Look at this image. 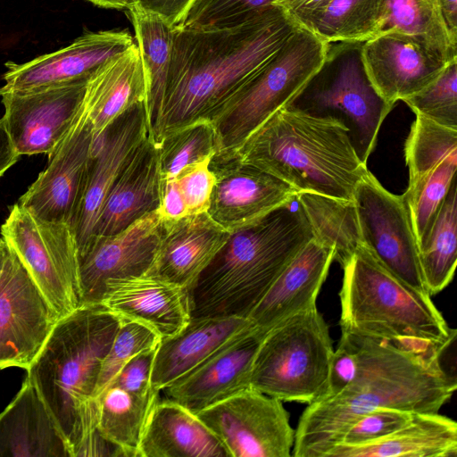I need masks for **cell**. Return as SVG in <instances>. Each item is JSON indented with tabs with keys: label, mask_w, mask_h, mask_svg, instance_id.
Returning <instances> with one entry per match:
<instances>
[{
	"label": "cell",
	"mask_w": 457,
	"mask_h": 457,
	"mask_svg": "<svg viewBox=\"0 0 457 457\" xmlns=\"http://www.w3.org/2000/svg\"><path fill=\"white\" fill-rule=\"evenodd\" d=\"M331 0H278L275 4L282 7L300 26L322 11Z\"/></svg>",
	"instance_id": "681fc988"
},
{
	"label": "cell",
	"mask_w": 457,
	"mask_h": 457,
	"mask_svg": "<svg viewBox=\"0 0 457 457\" xmlns=\"http://www.w3.org/2000/svg\"><path fill=\"white\" fill-rule=\"evenodd\" d=\"M457 424L437 413L414 412L403 428L361 445L337 444L324 457H456Z\"/></svg>",
	"instance_id": "f1b7e54d"
},
{
	"label": "cell",
	"mask_w": 457,
	"mask_h": 457,
	"mask_svg": "<svg viewBox=\"0 0 457 457\" xmlns=\"http://www.w3.org/2000/svg\"><path fill=\"white\" fill-rule=\"evenodd\" d=\"M438 4L448 37L457 46V0H438Z\"/></svg>",
	"instance_id": "816d5d0a"
},
{
	"label": "cell",
	"mask_w": 457,
	"mask_h": 457,
	"mask_svg": "<svg viewBox=\"0 0 457 457\" xmlns=\"http://www.w3.org/2000/svg\"><path fill=\"white\" fill-rule=\"evenodd\" d=\"M0 457H71L54 420L29 377L0 413Z\"/></svg>",
	"instance_id": "4316f807"
},
{
	"label": "cell",
	"mask_w": 457,
	"mask_h": 457,
	"mask_svg": "<svg viewBox=\"0 0 457 457\" xmlns=\"http://www.w3.org/2000/svg\"><path fill=\"white\" fill-rule=\"evenodd\" d=\"M334 352L317 305L270 328L256 352L250 386L281 402L311 404L327 395Z\"/></svg>",
	"instance_id": "9c48e42d"
},
{
	"label": "cell",
	"mask_w": 457,
	"mask_h": 457,
	"mask_svg": "<svg viewBox=\"0 0 457 457\" xmlns=\"http://www.w3.org/2000/svg\"><path fill=\"white\" fill-rule=\"evenodd\" d=\"M231 457H290L295 432L282 402L252 387L195 413Z\"/></svg>",
	"instance_id": "7c38bea8"
},
{
	"label": "cell",
	"mask_w": 457,
	"mask_h": 457,
	"mask_svg": "<svg viewBox=\"0 0 457 457\" xmlns=\"http://www.w3.org/2000/svg\"><path fill=\"white\" fill-rule=\"evenodd\" d=\"M121 318L103 304L82 305L58 320L27 370L71 457L96 430V389Z\"/></svg>",
	"instance_id": "3957f363"
},
{
	"label": "cell",
	"mask_w": 457,
	"mask_h": 457,
	"mask_svg": "<svg viewBox=\"0 0 457 457\" xmlns=\"http://www.w3.org/2000/svg\"><path fill=\"white\" fill-rule=\"evenodd\" d=\"M1 226L2 238L22 262L59 319L80 306L79 253L73 229L42 220L18 203Z\"/></svg>",
	"instance_id": "30bf717a"
},
{
	"label": "cell",
	"mask_w": 457,
	"mask_h": 457,
	"mask_svg": "<svg viewBox=\"0 0 457 457\" xmlns=\"http://www.w3.org/2000/svg\"><path fill=\"white\" fill-rule=\"evenodd\" d=\"M159 393L146 396L109 386L99 396L96 428L107 439L121 447L128 457H138L140 439Z\"/></svg>",
	"instance_id": "d6a6232c"
},
{
	"label": "cell",
	"mask_w": 457,
	"mask_h": 457,
	"mask_svg": "<svg viewBox=\"0 0 457 457\" xmlns=\"http://www.w3.org/2000/svg\"><path fill=\"white\" fill-rule=\"evenodd\" d=\"M89 79L40 89L0 92L4 107L2 120L20 155L45 154L50 158L54 154L82 109Z\"/></svg>",
	"instance_id": "4fadbf2b"
},
{
	"label": "cell",
	"mask_w": 457,
	"mask_h": 457,
	"mask_svg": "<svg viewBox=\"0 0 457 457\" xmlns=\"http://www.w3.org/2000/svg\"><path fill=\"white\" fill-rule=\"evenodd\" d=\"M100 304L146 325L161 338L178 333L191 319L188 290L152 273L108 280Z\"/></svg>",
	"instance_id": "7402d4cb"
},
{
	"label": "cell",
	"mask_w": 457,
	"mask_h": 457,
	"mask_svg": "<svg viewBox=\"0 0 457 457\" xmlns=\"http://www.w3.org/2000/svg\"><path fill=\"white\" fill-rule=\"evenodd\" d=\"M161 231L162 220L155 210L120 232L94 237L79 255L80 306L100 304L110 279L148 273L158 252Z\"/></svg>",
	"instance_id": "2e32d148"
},
{
	"label": "cell",
	"mask_w": 457,
	"mask_h": 457,
	"mask_svg": "<svg viewBox=\"0 0 457 457\" xmlns=\"http://www.w3.org/2000/svg\"><path fill=\"white\" fill-rule=\"evenodd\" d=\"M21 155L16 151L11 137L0 119V177L15 164Z\"/></svg>",
	"instance_id": "f907efd6"
},
{
	"label": "cell",
	"mask_w": 457,
	"mask_h": 457,
	"mask_svg": "<svg viewBox=\"0 0 457 457\" xmlns=\"http://www.w3.org/2000/svg\"><path fill=\"white\" fill-rule=\"evenodd\" d=\"M230 232L207 212L172 221L162 220L161 240L148 273L189 290L227 243Z\"/></svg>",
	"instance_id": "603a6c76"
},
{
	"label": "cell",
	"mask_w": 457,
	"mask_h": 457,
	"mask_svg": "<svg viewBox=\"0 0 457 457\" xmlns=\"http://www.w3.org/2000/svg\"><path fill=\"white\" fill-rule=\"evenodd\" d=\"M138 457H231L195 413L169 399H158L148 415Z\"/></svg>",
	"instance_id": "83f0119b"
},
{
	"label": "cell",
	"mask_w": 457,
	"mask_h": 457,
	"mask_svg": "<svg viewBox=\"0 0 457 457\" xmlns=\"http://www.w3.org/2000/svg\"><path fill=\"white\" fill-rule=\"evenodd\" d=\"M353 202L364 247L393 275L428 293L403 195L387 191L368 171L356 186Z\"/></svg>",
	"instance_id": "8fae6325"
},
{
	"label": "cell",
	"mask_w": 457,
	"mask_h": 457,
	"mask_svg": "<svg viewBox=\"0 0 457 457\" xmlns=\"http://www.w3.org/2000/svg\"><path fill=\"white\" fill-rule=\"evenodd\" d=\"M339 292L342 331L389 341L421 340L448 346L456 330L431 300L385 269L361 246L342 267Z\"/></svg>",
	"instance_id": "8992f818"
},
{
	"label": "cell",
	"mask_w": 457,
	"mask_h": 457,
	"mask_svg": "<svg viewBox=\"0 0 457 457\" xmlns=\"http://www.w3.org/2000/svg\"><path fill=\"white\" fill-rule=\"evenodd\" d=\"M87 98L94 139L130 108L145 103L146 83L136 44L105 62L91 76Z\"/></svg>",
	"instance_id": "f546056e"
},
{
	"label": "cell",
	"mask_w": 457,
	"mask_h": 457,
	"mask_svg": "<svg viewBox=\"0 0 457 457\" xmlns=\"http://www.w3.org/2000/svg\"><path fill=\"white\" fill-rule=\"evenodd\" d=\"M420 264L428 293L432 296L452 281L457 261V187L452 185L433 225L419 251Z\"/></svg>",
	"instance_id": "e575fe53"
},
{
	"label": "cell",
	"mask_w": 457,
	"mask_h": 457,
	"mask_svg": "<svg viewBox=\"0 0 457 457\" xmlns=\"http://www.w3.org/2000/svg\"><path fill=\"white\" fill-rule=\"evenodd\" d=\"M335 260L331 247L312 238L277 277L247 319L268 331L284 319L316 305Z\"/></svg>",
	"instance_id": "cb8c5ba5"
},
{
	"label": "cell",
	"mask_w": 457,
	"mask_h": 457,
	"mask_svg": "<svg viewBox=\"0 0 457 457\" xmlns=\"http://www.w3.org/2000/svg\"><path fill=\"white\" fill-rule=\"evenodd\" d=\"M231 158L253 165L292 187L353 201L369 171L339 121L283 107L238 147Z\"/></svg>",
	"instance_id": "5b68a950"
},
{
	"label": "cell",
	"mask_w": 457,
	"mask_h": 457,
	"mask_svg": "<svg viewBox=\"0 0 457 457\" xmlns=\"http://www.w3.org/2000/svg\"><path fill=\"white\" fill-rule=\"evenodd\" d=\"M413 413L390 407L374 409L346 428L339 435L336 445L353 446L379 440L403 428Z\"/></svg>",
	"instance_id": "7bdbcfd3"
},
{
	"label": "cell",
	"mask_w": 457,
	"mask_h": 457,
	"mask_svg": "<svg viewBox=\"0 0 457 457\" xmlns=\"http://www.w3.org/2000/svg\"><path fill=\"white\" fill-rule=\"evenodd\" d=\"M195 0H134L139 8L157 14L171 27H179Z\"/></svg>",
	"instance_id": "7dc6e473"
},
{
	"label": "cell",
	"mask_w": 457,
	"mask_h": 457,
	"mask_svg": "<svg viewBox=\"0 0 457 457\" xmlns=\"http://www.w3.org/2000/svg\"><path fill=\"white\" fill-rule=\"evenodd\" d=\"M278 0H195L179 27L231 28L241 25Z\"/></svg>",
	"instance_id": "b9f144b4"
},
{
	"label": "cell",
	"mask_w": 457,
	"mask_h": 457,
	"mask_svg": "<svg viewBox=\"0 0 457 457\" xmlns=\"http://www.w3.org/2000/svg\"><path fill=\"white\" fill-rule=\"evenodd\" d=\"M149 137L145 103L120 116L94 139L82 201L73 228L79 255L90 243L104 202L138 145Z\"/></svg>",
	"instance_id": "d6986e66"
},
{
	"label": "cell",
	"mask_w": 457,
	"mask_h": 457,
	"mask_svg": "<svg viewBox=\"0 0 457 457\" xmlns=\"http://www.w3.org/2000/svg\"><path fill=\"white\" fill-rule=\"evenodd\" d=\"M457 155L450 156L418 180L403 195L419 251L426 244L445 197L456 181Z\"/></svg>",
	"instance_id": "8d00e7d4"
},
{
	"label": "cell",
	"mask_w": 457,
	"mask_h": 457,
	"mask_svg": "<svg viewBox=\"0 0 457 457\" xmlns=\"http://www.w3.org/2000/svg\"><path fill=\"white\" fill-rule=\"evenodd\" d=\"M93 144L94 133L86 94L82 109L69 134L48 158L47 167L20 197L18 204L42 220L65 223L73 229L83 197Z\"/></svg>",
	"instance_id": "9a60e30c"
},
{
	"label": "cell",
	"mask_w": 457,
	"mask_h": 457,
	"mask_svg": "<svg viewBox=\"0 0 457 457\" xmlns=\"http://www.w3.org/2000/svg\"><path fill=\"white\" fill-rule=\"evenodd\" d=\"M92 4L104 8L129 9L134 4V0H87Z\"/></svg>",
	"instance_id": "f5cc1de1"
},
{
	"label": "cell",
	"mask_w": 457,
	"mask_h": 457,
	"mask_svg": "<svg viewBox=\"0 0 457 457\" xmlns=\"http://www.w3.org/2000/svg\"><path fill=\"white\" fill-rule=\"evenodd\" d=\"M328 42L298 26L211 118L217 160L230 159L246 138L288 103L321 65Z\"/></svg>",
	"instance_id": "52a82bcc"
},
{
	"label": "cell",
	"mask_w": 457,
	"mask_h": 457,
	"mask_svg": "<svg viewBox=\"0 0 457 457\" xmlns=\"http://www.w3.org/2000/svg\"><path fill=\"white\" fill-rule=\"evenodd\" d=\"M134 44L128 30L86 33L69 46L29 62H7L0 92L34 90L87 79Z\"/></svg>",
	"instance_id": "e0dca14e"
},
{
	"label": "cell",
	"mask_w": 457,
	"mask_h": 457,
	"mask_svg": "<svg viewBox=\"0 0 457 457\" xmlns=\"http://www.w3.org/2000/svg\"><path fill=\"white\" fill-rule=\"evenodd\" d=\"M7 254L8 247L4 239L0 238V271L4 266Z\"/></svg>",
	"instance_id": "db71d44e"
},
{
	"label": "cell",
	"mask_w": 457,
	"mask_h": 457,
	"mask_svg": "<svg viewBox=\"0 0 457 457\" xmlns=\"http://www.w3.org/2000/svg\"><path fill=\"white\" fill-rule=\"evenodd\" d=\"M403 101L416 115L457 129V58L431 84Z\"/></svg>",
	"instance_id": "ab89813d"
},
{
	"label": "cell",
	"mask_w": 457,
	"mask_h": 457,
	"mask_svg": "<svg viewBox=\"0 0 457 457\" xmlns=\"http://www.w3.org/2000/svg\"><path fill=\"white\" fill-rule=\"evenodd\" d=\"M362 57L372 84L391 105L428 87L451 61L427 40L399 32L365 40Z\"/></svg>",
	"instance_id": "ac0fdd59"
},
{
	"label": "cell",
	"mask_w": 457,
	"mask_h": 457,
	"mask_svg": "<svg viewBox=\"0 0 457 457\" xmlns=\"http://www.w3.org/2000/svg\"><path fill=\"white\" fill-rule=\"evenodd\" d=\"M295 196L313 238L331 247L335 260L345 266L363 245L353 202L306 191L297 192Z\"/></svg>",
	"instance_id": "1f68e13d"
},
{
	"label": "cell",
	"mask_w": 457,
	"mask_h": 457,
	"mask_svg": "<svg viewBox=\"0 0 457 457\" xmlns=\"http://www.w3.org/2000/svg\"><path fill=\"white\" fill-rule=\"evenodd\" d=\"M157 212L164 221L177 220L188 215L175 179H162V194Z\"/></svg>",
	"instance_id": "c3c4849f"
},
{
	"label": "cell",
	"mask_w": 457,
	"mask_h": 457,
	"mask_svg": "<svg viewBox=\"0 0 457 457\" xmlns=\"http://www.w3.org/2000/svg\"><path fill=\"white\" fill-rule=\"evenodd\" d=\"M358 369L357 356L353 349L342 337L334 349L328 372L327 396L336 395L354 379Z\"/></svg>",
	"instance_id": "bcb514c9"
},
{
	"label": "cell",
	"mask_w": 457,
	"mask_h": 457,
	"mask_svg": "<svg viewBox=\"0 0 457 457\" xmlns=\"http://www.w3.org/2000/svg\"><path fill=\"white\" fill-rule=\"evenodd\" d=\"M212 157L184 168L175 178L187 213L207 212L216 177L211 168Z\"/></svg>",
	"instance_id": "ee69618b"
},
{
	"label": "cell",
	"mask_w": 457,
	"mask_h": 457,
	"mask_svg": "<svg viewBox=\"0 0 457 457\" xmlns=\"http://www.w3.org/2000/svg\"><path fill=\"white\" fill-rule=\"evenodd\" d=\"M161 194L158 149L147 137L135 150L112 184L92 239L120 232L141 217L157 210Z\"/></svg>",
	"instance_id": "d4e9b609"
},
{
	"label": "cell",
	"mask_w": 457,
	"mask_h": 457,
	"mask_svg": "<svg viewBox=\"0 0 457 457\" xmlns=\"http://www.w3.org/2000/svg\"><path fill=\"white\" fill-rule=\"evenodd\" d=\"M251 325L247 318L237 316L191 317L178 333L161 338L152 370L153 390L160 393Z\"/></svg>",
	"instance_id": "484cf974"
},
{
	"label": "cell",
	"mask_w": 457,
	"mask_h": 457,
	"mask_svg": "<svg viewBox=\"0 0 457 457\" xmlns=\"http://www.w3.org/2000/svg\"><path fill=\"white\" fill-rule=\"evenodd\" d=\"M341 337L356 353V376L337 395L308 404L295 432V457H324L346 428L377 408L437 413L456 390L440 362L443 352L351 331Z\"/></svg>",
	"instance_id": "6da1fadb"
},
{
	"label": "cell",
	"mask_w": 457,
	"mask_h": 457,
	"mask_svg": "<svg viewBox=\"0 0 457 457\" xmlns=\"http://www.w3.org/2000/svg\"><path fill=\"white\" fill-rule=\"evenodd\" d=\"M156 347L140 352L118 372L109 386L120 387L131 394L146 396L156 394L151 386V377Z\"/></svg>",
	"instance_id": "f6af8a7d"
},
{
	"label": "cell",
	"mask_w": 457,
	"mask_h": 457,
	"mask_svg": "<svg viewBox=\"0 0 457 457\" xmlns=\"http://www.w3.org/2000/svg\"><path fill=\"white\" fill-rule=\"evenodd\" d=\"M156 147L162 179H175L187 166L213 158L218 152L215 129L209 120L166 134Z\"/></svg>",
	"instance_id": "74e56055"
},
{
	"label": "cell",
	"mask_w": 457,
	"mask_h": 457,
	"mask_svg": "<svg viewBox=\"0 0 457 457\" xmlns=\"http://www.w3.org/2000/svg\"><path fill=\"white\" fill-rule=\"evenodd\" d=\"M135 31L146 83L149 138L155 143L165 95L175 28L136 4L128 9Z\"/></svg>",
	"instance_id": "4dcf8cb0"
},
{
	"label": "cell",
	"mask_w": 457,
	"mask_h": 457,
	"mask_svg": "<svg viewBox=\"0 0 457 457\" xmlns=\"http://www.w3.org/2000/svg\"><path fill=\"white\" fill-rule=\"evenodd\" d=\"M58 320L29 271L8 248L0 271V370H27Z\"/></svg>",
	"instance_id": "5bb4252c"
},
{
	"label": "cell",
	"mask_w": 457,
	"mask_h": 457,
	"mask_svg": "<svg viewBox=\"0 0 457 457\" xmlns=\"http://www.w3.org/2000/svg\"><path fill=\"white\" fill-rule=\"evenodd\" d=\"M386 32L423 38L449 60L457 58V46L452 44L448 37L438 0H386L377 35Z\"/></svg>",
	"instance_id": "d590c367"
},
{
	"label": "cell",
	"mask_w": 457,
	"mask_h": 457,
	"mask_svg": "<svg viewBox=\"0 0 457 457\" xmlns=\"http://www.w3.org/2000/svg\"><path fill=\"white\" fill-rule=\"evenodd\" d=\"M160 340L161 337L146 325L121 318L102 364L95 394L96 401L98 402L102 393L131 358L142 351L157 346Z\"/></svg>",
	"instance_id": "60d3db41"
},
{
	"label": "cell",
	"mask_w": 457,
	"mask_h": 457,
	"mask_svg": "<svg viewBox=\"0 0 457 457\" xmlns=\"http://www.w3.org/2000/svg\"><path fill=\"white\" fill-rule=\"evenodd\" d=\"M313 238L296 196L230 236L189 290L192 318H247L286 266Z\"/></svg>",
	"instance_id": "277c9868"
},
{
	"label": "cell",
	"mask_w": 457,
	"mask_h": 457,
	"mask_svg": "<svg viewBox=\"0 0 457 457\" xmlns=\"http://www.w3.org/2000/svg\"><path fill=\"white\" fill-rule=\"evenodd\" d=\"M386 0H331L304 27L322 40L364 41L378 34Z\"/></svg>",
	"instance_id": "836d02e7"
},
{
	"label": "cell",
	"mask_w": 457,
	"mask_h": 457,
	"mask_svg": "<svg viewBox=\"0 0 457 457\" xmlns=\"http://www.w3.org/2000/svg\"><path fill=\"white\" fill-rule=\"evenodd\" d=\"M404 155L409 168V183H412L443 160L457 155V129L416 115L405 143Z\"/></svg>",
	"instance_id": "f35d334b"
},
{
	"label": "cell",
	"mask_w": 457,
	"mask_h": 457,
	"mask_svg": "<svg viewBox=\"0 0 457 457\" xmlns=\"http://www.w3.org/2000/svg\"><path fill=\"white\" fill-rule=\"evenodd\" d=\"M266 332L249 326L162 392L196 413L251 387L253 362Z\"/></svg>",
	"instance_id": "ffe728a7"
},
{
	"label": "cell",
	"mask_w": 457,
	"mask_h": 457,
	"mask_svg": "<svg viewBox=\"0 0 457 457\" xmlns=\"http://www.w3.org/2000/svg\"><path fill=\"white\" fill-rule=\"evenodd\" d=\"M211 168L216 180L207 212L230 233L295 198L288 184L237 158L212 159Z\"/></svg>",
	"instance_id": "44dd1931"
},
{
	"label": "cell",
	"mask_w": 457,
	"mask_h": 457,
	"mask_svg": "<svg viewBox=\"0 0 457 457\" xmlns=\"http://www.w3.org/2000/svg\"><path fill=\"white\" fill-rule=\"evenodd\" d=\"M364 41L328 43L321 65L286 107L342 123L356 154L366 164L394 105L380 96L368 75Z\"/></svg>",
	"instance_id": "ba28073f"
},
{
	"label": "cell",
	"mask_w": 457,
	"mask_h": 457,
	"mask_svg": "<svg viewBox=\"0 0 457 457\" xmlns=\"http://www.w3.org/2000/svg\"><path fill=\"white\" fill-rule=\"evenodd\" d=\"M300 26L278 5L231 28L176 27L155 145L211 118Z\"/></svg>",
	"instance_id": "7a4b0ae2"
}]
</instances>
